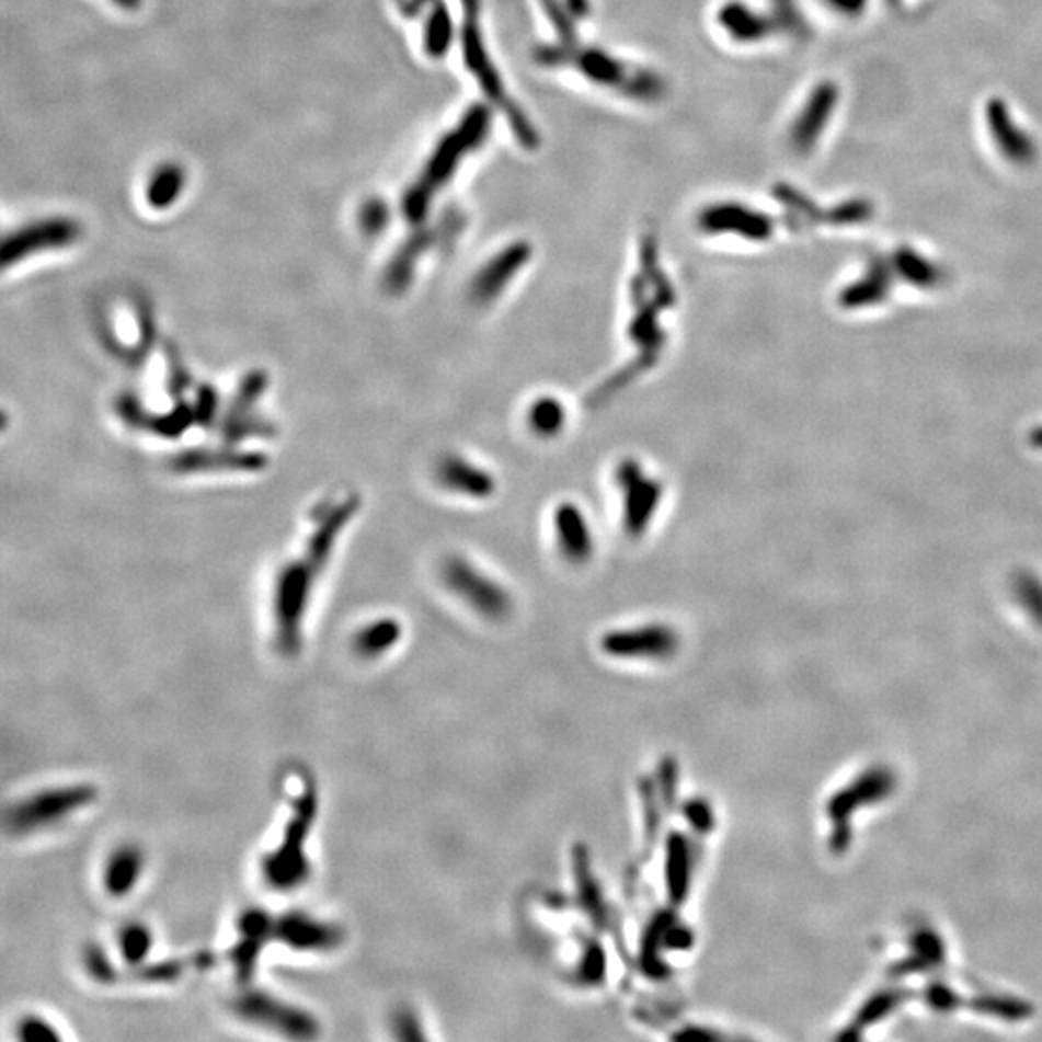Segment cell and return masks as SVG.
I'll use <instances>...</instances> for the list:
<instances>
[{
    "label": "cell",
    "instance_id": "8fae6325",
    "mask_svg": "<svg viewBox=\"0 0 1042 1042\" xmlns=\"http://www.w3.org/2000/svg\"><path fill=\"white\" fill-rule=\"evenodd\" d=\"M552 526H554L558 550L562 552V557L574 564H583L585 560H589L595 550V537H593L589 519L585 517L582 509L575 504H560L552 517Z\"/></svg>",
    "mask_w": 1042,
    "mask_h": 1042
},
{
    "label": "cell",
    "instance_id": "83f0119b",
    "mask_svg": "<svg viewBox=\"0 0 1042 1042\" xmlns=\"http://www.w3.org/2000/svg\"><path fill=\"white\" fill-rule=\"evenodd\" d=\"M113 2L122 10H138L141 7V0H113Z\"/></svg>",
    "mask_w": 1042,
    "mask_h": 1042
},
{
    "label": "cell",
    "instance_id": "4fadbf2b",
    "mask_svg": "<svg viewBox=\"0 0 1042 1042\" xmlns=\"http://www.w3.org/2000/svg\"><path fill=\"white\" fill-rule=\"evenodd\" d=\"M438 479L448 491L463 494L468 499H489L496 489V481L489 473V469L460 456H448L440 461Z\"/></svg>",
    "mask_w": 1042,
    "mask_h": 1042
},
{
    "label": "cell",
    "instance_id": "cb8c5ba5",
    "mask_svg": "<svg viewBox=\"0 0 1042 1042\" xmlns=\"http://www.w3.org/2000/svg\"><path fill=\"white\" fill-rule=\"evenodd\" d=\"M153 937L144 925H128L121 932V950L124 960L128 963H138L146 960L151 950Z\"/></svg>",
    "mask_w": 1042,
    "mask_h": 1042
},
{
    "label": "cell",
    "instance_id": "484cf974",
    "mask_svg": "<svg viewBox=\"0 0 1042 1042\" xmlns=\"http://www.w3.org/2000/svg\"><path fill=\"white\" fill-rule=\"evenodd\" d=\"M20 1039L22 1041H47V1039H58V1033L49 1026L47 1021L39 1018H27L20 1026Z\"/></svg>",
    "mask_w": 1042,
    "mask_h": 1042
},
{
    "label": "cell",
    "instance_id": "ffe728a7",
    "mask_svg": "<svg viewBox=\"0 0 1042 1042\" xmlns=\"http://www.w3.org/2000/svg\"><path fill=\"white\" fill-rule=\"evenodd\" d=\"M453 16L443 0H437L425 24V50L431 58H443L453 45Z\"/></svg>",
    "mask_w": 1042,
    "mask_h": 1042
},
{
    "label": "cell",
    "instance_id": "ba28073f",
    "mask_svg": "<svg viewBox=\"0 0 1042 1042\" xmlns=\"http://www.w3.org/2000/svg\"><path fill=\"white\" fill-rule=\"evenodd\" d=\"M238 1014L250 1021H257L263 1026H273L291 1037H311L316 1031V1021L311 1016L296 1010L291 1006L271 998L267 994H245L236 1006Z\"/></svg>",
    "mask_w": 1042,
    "mask_h": 1042
},
{
    "label": "cell",
    "instance_id": "30bf717a",
    "mask_svg": "<svg viewBox=\"0 0 1042 1042\" xmlns=\"http://www.w3.org/2000/svg\"><path fill=\"white\" fill-rule=\"evenodd\" d=\"M531 248L529 243L516 242L502 250L496 257L491 259L481 273L476 276L471 294L477 304H489L491 299L501 296L508 283L516 278L519 268L529 263Z\"/></svg>",
    "mask_w": 1042,
    "mask_h": 1042
},
{
    "label": "cell",
    "instance_id": "52a82bcc",
    "mask_svg": "<svg viewBox=\"0 0 1042 1042\" xmlns=\"http://www.w3.org/2000/svg\"><path fill=\"white\" fill-rule=\"evenodd\" d=\"M309 574L304 568L291 566L276 587V643L286 655L298 651L301 618L308 600Z\"/></svg>",
    "mask_w": 1042,
    "mask_h": 1042
},
{
    "label": "cell",
    "instance_id": "ac0fdd59",
    "mask_svg": "<svg viewBox=\"0 0 1042 1042\" xmlns=\"http://www.w3.org/2000/svg\"><path fill=\"white\" fill-rule=\"evenodd\" d=\"M719 24L732 39L740 43L759 41L767 33L768 25L763 18L747 9L742 2H726L719 12Z\"/></svg>",
    "mask_w": 1042,
    "mask_h": 1042
},
{
    "label": "cell",
    "instance_id": "d6986e66",
    "mask_svg": "<svg viewBox=\"0 0 1042 1042\" xmlns=\"http://www.w3.org/2000/svg\"><path fill=\"white\" fill-rule=\"evenodd\" d=\"M186 186V174L180 164L167 162L154 170L153 176L147 184L146 199L153 209L164 210L179 202L182 190Z\"/></svg>",
    "mask_w": 1042,
    "mask_h": 1042
},
{
    "label": "cell",
    "instance_id": "277c9868",
    "mask_svg": "<svg viewBox=\"0 0 1042 1042\" xmlns=\"http://www.w3.org/2000/svg\"><path fill=\"white\" fill-rule=\"evenodd\" d=\"M81 236L80 222L70 217H49L35 220L4 238L2 243V267L16 265L25 257L39 251L60 250L78 242Z\"/></svg>",
    "mask_w": 1042,
    "mask_h": 1042
},
{
    "label": "cell",
    "instance_id": "44dd1931",
    "mask_svg": "<svg viewBox=\"0 0 1042 1042\" xmlns=\"http://www.w3.org/2000/svg\"><path fill=\"white\" fill-rule=\"evenodd\" d=\"M564 423H566V408L560 404L557 398H539L529 408V425L541 437L558 435L564 428Z\"/></svg>",
    "mask_w": 1042,
    "mask_h": 1042
},
{
    "label": "cell",
    "instance_id": "5bb4252c",
    "mask_svg": "<svg viewBox=\"0 0 1042 1042\" xmlns=\"http://www.w3.org/2000/svg\"><path fill=\"white\" fill-rule=\"evenodd\" d=\"M275 935V923L265 914H248L242 917V927H240V940L234 946L232 952V962H234L238 975H251L255 970V960H257L259 948L265 944L268 938Z\"/></svg>",
    "mask_w": 1042,
    "mask_h": 1042
},
{
    "label": "cell",
    "instance_id": "8992f818",
    "mask_svg": "<svg viewBox=\"0 0 1042 1042\" xmlns=\"http://www.w3.org/2000/svg\"><path fill=\"white\" fill-rule=\"evenodd\" d=\"M616 483L623 491V522L630 535H641L663 501V485L645 476L638 461H623L616 471Z\"/></svg>",
    "mask_w": 1042,
    "mask_h": 1042
},
{
    "label": "cell",
    "instance_id": "7c38bea8",
    "mask_svg": "<svg viewBox=\"0 0 1042 1042\" xmlns=\"http://www.w3.org/2000/svg\"><path fill=\"white\" fill-rule=\"evenodd\" d=\"M275 935L284 944L306 952H327L342 940L339 927L304 915H288L283 921L275 923Z\"/></svg>",
    "mask_w": 1042,
    "mask_h": 1042
},
{
    "label": "cell",
    "instance_id": "4316f807",
    "mask_svg": "<svg viewBox=\"0 0 1042 1042\" xmlns=\"http://www.w3.org/2000/svg\"><path fill=\"white\" fill-rule=\"evenodd\" d=\"M566 9L572 16H587L589 2L587 0H570V2H566Z\"/></svg>",
    "mask_w": 1042,
    "mask_h": 1042
},
{
    "label": "cell",
    "instance_id": "7402d4cb",
    "mask_svg": "<svg viewBox=\"0 0 1042 1042\" xmlns=\"http://www.w3.org/2000/svg\"><path fill=\"white\" fill-rule=\"evenodd\" d=\"M398 635H400V628L397 622L382 620V622L373 623L364 631H359L356 638L357 653L364 656L380 655L397 643Z\"/></svg>",
    "mask_w": 1042,
    "mask_h": 1042
},
{
    "label": "cell",
    "instance_id": "6da1fadb",
    "mask_svg": "<svg viewBox=\"0 0 1042 1042\" xmlns=\"http://www.w3.org/2000/svg\"><path fill=\"white\" fill-rule=\"evenodd\" d=\"M491 126V113L483 105H477L469 111L460 126L438 141L435 151L431 154L421 179L413 184L404 195L405 219L420 225L427 217L428 205L438 187L445 186L450 180L454 170L458 169L463 154L483 144Z\"/></svg>",
    "mask_w": 1042,
    "mask_h": 1042
},
{
    "label": "cell",
    "instance_id": "e0dca14e",
    "mask_svg": "<svg viewBox=\"0 0 1042 1042\" xmlns=\"http://www.w3.org/2000/svg\"><path fill=\"white\" fill-rule=\"evenodd\" d=\"M572 58H574L575 66L580 68V72L585 78H589L591 81L600 83V85H606V88H620V90L626 91L631 76H633V73H628V68L622 62L608 57L603 50L587 49L575 53L574 49L570 60Z\"/></svg>",
    "mask_w": 1042,
    "mask_h": 1042
},
{
    "label": "cell",
    "instance_id": "7a4b0ae2",
    "mask_svg": "<svg viewBox=\"0 0 1042 1042\" xmlns=\"http://www.w3.org/2000/svg\"><path fill=\"white\" fill-rule=\"evenodd\" d=\"M316 816V793L309 788L301 793L299 811L291 816L288 828L283 836V844L271 851L261 864L268 884L275 890H294L299 882L308 879V857H304L306 836L311 828V821Z\"/></svg>",
    "mask_w": 1042,
    "mask_h": 1042
},
{
    "label": "cell",
    "instance_id": "603a6c76",
    "mask_svg": "<svg viewBox=\"0 0 1042 1042\" xmlns=\"http://www.w3.org/2000/svg\"><path fill=\"white\" fill-rule=\"evenodd\" d=\"M427 243V234L413 236L410 242L405 243L402 251L398 253L397 259L390 263L388 268V286L394 290H402L410 276H412L413 263L423 251V245Z\"/></svg>",
    "mask_w": 1042,
    "mask_h": 1042
},
{
    "label": "cell",
    "instance_id": "9a60e30c",
    "mask_svg": "<svg viewBox=\"0 0 1042 1042\" xmlns=\"http://www.w3.org/2000/svg\"><path fill=\"white\" fill-rule=\"evenodd\" d=\"M144 871V854L134 846H122L108 857L103 873L105 890L111 896H128Z\"/></svg>",
    "mask_w": 1042,
    "mask_h": 1042
},
{
    "label": "cell",
    "instance_id": "9c48e42d",
    "mask_svg": "<svg viewBox=\"0 0 1042 1042\" xmlns=\"http://www.w3.org/2000/svg\"><path fill=\"white\" fill-rule=\"evenodd\" d=\"M699 227L709 234H737L763 240L770 234V220L737 203H717L699 215Z\"/></svg>",
    "mask_w": 1042,
    "mask_h": 1042
},
{
    "label": "cell",
    "instance_id": "3957f363",
    "mask_svg": "<svg viewBox=\"0 0 1042 1042\" xmlns=\"http://www.w3.org/2000/svg\"><path fill=\"white\" fill-rule=\"evenodd\" d=\"M95 800L91 786H65L35 793L10 809L7 823L14 833L27 834L60 823Z\"/></svg>",
    "mask_w": 1042,
    "mask_h": 1042
},
{
    "label": "cell",
    "instance_id": "5b68a950",
    "mask_svg": "<svg viewBox=\"0 0 1042 1042\" xmlns=\"http://www.w3.org/2000/svg\"><path fill=\"white\" fill-rule=\"evenodd\" d=\"M445 580L454 593L477 608V612L499 618L509 608L508 593L501 583L477 570L466 558H450L445 566Z\"/></svg>",
    "mask_w": 1042,
    "mask_h": 1042
},
{
    "label": "cell",
    "instance_id": "f1b7e54d",
    "mask_svg": "<svg viewBox=\"0 0 1042 1042\" xmlns=\"http://www.w3.org/2000/svg\"><path fill=\"white\" fill-rule=\"evenodd\" d=\"M427 2H433V0H410V2H408V12H417V10H421V7H425Z\"/></svg>",
    "mask_w": 1042,
    "mask_h": 1042
},
{
    "label": "cell",
    "instance_id": "2e32d148",
    "mask_svg": "<svg viewBox=\"0 0 1042 1042\" xmlns=\"http://www.w3.org/2000/svg\"><path fill=\"white\" fill-rule=\"evenodd\" d=\"M676 643V639L672 635L671 630L666 628H659V626H653V628H641V630H631V631H616L615 635L606 639V645L608 649H612L616 653H633V655H663V653H668L672 646Z\"/></svg>",
    "mask_w": 1042,
    "mask_h": 1042
},
{
    "label": "cell",
    "instance_id": "d4e9b609",
    "mask_svg": "<svg viewBox=\"0 0 1042 1042\" xmlns=\"http://www.w3.org/2000/svg\"><path fill=\"white\" fill-rule=\"evenodd\" d=\"M387 222L388 207L385 203L379 202V199L365 203L364 210H362V227H364L365 232L377 234L382 228L387 227Z\"/></svg>",
    "mask_w": 1042,
    "mask_h": 1042
}]
</instances>
